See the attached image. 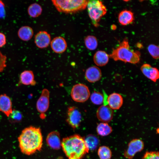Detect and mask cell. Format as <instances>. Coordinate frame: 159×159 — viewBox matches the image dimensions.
Here are the masks:
<instances>
[{
	"label": "cell",
	"mask_w": 159,
	"mask_h": 159,
	"mask_svg": "<svg viewBox=\"0 0 159 159\" xmlns=\"http://www.w3.org/2000/svg\"><path fill=\"white\" fill-rule=\"evenodd\" d=\"M19 146L21 152L27 155L32 154L41 150L43 138L40 129L31 126L23 129L18 138Z\"/></svg>",
	"instance_id": "1"
},
{
	"label": "cell",
	"mask_w": 159,
	"mask_h": 159,
	"mask_svg": "<svg viewBox=\"0 0 159 159\" xmlns=\"http://www.w3.org/2000/svg\"><path fill=\"white\" fill-rule=\"evenodd\" d=\"M61 146L69 159H81L89 151L84 139L77 135L64 138Z\"/></svg>",
	"instance_id": "2"
},
{
	"label": "cell",
	"mask_w": 159,
	"mask_h": 159,
	"mask_svg": "<svg viewBox=\"0 0 159 159\" xmlns=\"http://www.w3.org/2000/svg\"><path fill=\"white\" fill-rule=\"evenodd\" d=\"M109 56L115 61L121 60L133 64L138 63L140 60L139 54L130 49L128 40L126 38L113 49Z\"/></svg>",
	"instance_id": "3"
},
{
	"label": "cell",
	"mask_w": 159,
	"mask_h": 159,
	"mask_svg": "<svg viewBox=\"0 0 159 159\" xmlns=\"http://www.w3.org/2000/svg\"><path fill=\"white\" fill-rule=\"evenodd\" d=\"M88 0H52V1L57 11L66 13H75L85 9Z\"/></svg>",
	"instance_id": "4"
},
{
	"label": "cell",
	"mask_w": 159,
	"mask_h": 159,
	"mask_svg": "<svg viewBox=\"0 0 159 159\" xmlns=\"http://www.w3.org/2000/svg\"><path fill=\"white\" fill-rule=\"evenodd\" d=\"M89 16L94 26H99L101 18L107 13V9L100 0H88L87 6Z\"/></svg>",
	"instance_id": "5"
},
{
	"label": "cell",
	"mask_w": 159,
	"mask_h": 159,
	"mask_svg": "<svg viewBox=\"0 0 159 159\" xmlns=\"http://www.w3.org/2000/svg\"><path fill=\"white\" fill-rule=\"evenodd\" d=\"M90 95L87 86L83 84H77L72 87L71 95L72 100L77 102H84L89 98Z\"/></svg>",
	"instance_id": "6"
},
{
	"label": "cell",
	"mask_w": 159,
	"mask_h": 159,
	"mask_svg": "<svg viewBox=\"0 0 159 159\" xmlns=\"http://www.w3.org/2000/svg\"><path fill=\"white\" fill-rule=\"evenodd\" d=\"M144 148V143L141 140L139 139H133L129 143L124 155L126 158L131 159L137 153L142 150Z\"/></svg>",
	"instance_id": "7"
},
{
	"label": "cell",
	"mask_w": 159,
	"mask_h": 159,
	"mask_svg": "<svg viewBox=\"0 0 159 159\" xmlns=\"http://www.w3.org/2000/svg\"><path fill=\"white\" fill-rule=\"evenodd\" d=\"M67 121L72 127L75 128L79 126L81 120V114L75 106L69 107L67 113Z\"/></svg>",
	"instance_id": "8"
},
{
	"label": "cell",
	"mask_w": 159,
	"mask_h": 159,
	"mask_svg": "<svg viewBox=\"0 0 159 159\" xmlns=\"http://www.w3.org/2000/svg\"><path fill=\"white\" fill-rule=\"evenodd\" d=\"M49 92L46 89H43L36 103V108L41 114L45 112L48 110L49 104Z\"/></svg>",
	"instance_id": "9"
},
{
	"label": "cell",
	"mask_w": 159,
	"mask_h": 159,
	"mask_svg": "<svg viewBox=\"0 0 159 159\" xmlns=\"http://www.w3.org/2000/svg\"><path fill=\"white\" fill-rule=\"evenodd\" d=\"M96 115L99 120L102 122L107 123L112 120L113 112L108 105H103L97 109Z\"/></svg>",
	"instance_id": "10"
},
{
	"label": "cell",
	"mask_w": 159,
	"mask_h": 159,
	"mask_svg": "<svg viewBox=\"0 0 159 159\" xmlns=\"http://www.w3.org/2000/svg\"><path fill=\"white\" fill-rule=\"evenodd\" d=\"M50 35L45 31H40L35 35L34 42L36 46L40 49L47 47L51 42Z\"/></svg>",
	"instance_id": "11"
},
{
	"label": "cell",
	"mask_w": 159,
	"mask_h": 159,
	"mask_svg": "<svg viewBox=\"0 0 159 159\" xmlns=\"http://www.w3.org/2000/svg\"><path fill=\"white\" fill-rule=\"evenodd\" d=\"M140 70L145 77L154 82H156L159 78L158 69L148 64H143L140 67Z\"/></svg>",
	"instance_id": "12"
},
{
	"label": "cell",
	"mask_w": 159,
	"mask_h": 159,
	"mask_svg": "<svg viewBox=\"0 0 159 159\" xmlns=\"http://www.w3.org/2000/svg\"><path fill=\"white\" fill-rule=\"evenodd\" d=\"M50 44L52 50L57 53L64 52L67 47V43L65 39L60 36L54 38L51 42Z\"/></svg>",
	"instance_id": "13"
},
{
	"label": "cell",
	"mask_w": 159,
	"mask_h": 159,
	"mask_svg": "<svg viewBox=\"0 0 159 159\" xmlns=\"http://www.w3.org/2000/svg\"><path fill=\"white\" fill-rule=\"evenodd\" d=\"M85 76L86 80L89 82L93 83L100 80L102 76V72L99 67L93 66L86 69Z\"/></svg>",
	"instance_id": "14"
},
{
	"label": "cell",
	"mask_w": 159,
	"mask_h": 159,
	"mask_svg": "<svg viewBox=\"0 0 159 159\" xmlns=\"http://www.w3.org/2000/svg\"><path fill=\"white\" fill-rule=\"evenodd\" d=\"M12 102L10 98L6 94L0 95V111L8 117L12 111Z\"/></svg>",
	"instance_id": "15"
},
{
	"label": "cell",
	"mask_w": 159,
	"mask_h": 159,
	"mask_svg": "<svg viewBox=\"0 0 159 159\" xmlns=\"http://www.w3.org/2000/svg\"><path fill=\"white\" fill-rule=\"evenodd\" d=\"M107 102L108 105L111 109L118 110L122 105L123 100L120 95L113 93L107 97Z\"/></svg>",
	"instance_id": "16"
},
{
	"label": "cell",
	"mask_w": 159,
	"mask_h": 159,
	"mask_svg": "<svg viewBox=\"0 0 159 159\" xmlns=\"http://www.w3.org/2000/svg\"><path fill=\"white\" fill-rule=\"evenodd\" d=\"M46 141L48 145L53 149H58L61 146L59 134L57 132L50 133L47 137Z\"/></svg>",
	"instance_id": "17"
},
{
	"label": "cell",
	"mask_w": 159,
	"mask_h": 159,
	"mask_svg": "<svg viewBox=\"0 0 159 159\" xmlns=\"http://www.w3.org/2000/svg\"><path fill=\"white\" fill-rule=\"evenodd\" d=\"M19 83L24 85L34 86L36 82L33 72L31 70H25L20 74Z\"/></svg>",
	"instance_id": "18"
},
{
	"label": "cell",
	"mask_w": 159,
	"mask_h": 159,
	"mask_svg": "<svg viewBox=\"0 0 159 159\" xmlns=\"http://www.w3.org/2000/svg\"><path fill=\"white\" fill-rule=\"evenodd\" d=\"M109 55L105 51H98L93 56V61L97 66L102 67L106 65L109 59Z\"/></svg>",
	"instance_id": "19"
},
{
	"label": "cell",
	"mask_w": 159,
	"mask_h": 159,
	"mask_svg": "<svg viewBox=\"0 0 159 159\" xmlns=\"http://www.w3.org/2000/svg\"><path fill=\"white\" fill-rule=\"evenodd\" d=\"M119 23L123 25H127L132 23L134 20L133 13L131 11L124 10L119 14L118 17Z\"/></svg>",
	"instance_id": "20"
},
{
	"label": "cell",
	"mask_w": 159,
	"mask_h": 159,
	"mask_svg": "<svg viewBox=\"0 0 159 159\" xmlns=\"http://www.w3.org/2000/svg\"><path fill=\"white\" fill-rule=\"evenodd\" d=\"M34 32L30 26H25L20 27L17 34L19 37L22 40L27 41L30 40L33 37Z\"/></svg>",
	"instance_id": "21"
},
{
	"label": "cell",
	"mask_w": 159,
	"mask_h": 159,
	"mask_svg": "<svg viewBox=\"0 0 159 159\" xmlns=\"http://www.w3.org/2000/svg\"><path fill=\"white\" fill-rule=\"evenodd\" d=\"M84 140L86 146L89 150H95L99 144V141L98 139L92 135H88Z\"/></svg>",
	"instance_id": "22"
},
{
	"label": "cell",
	"mask_w": 159,
	"mask_h": 159,
	"mask_svg": "<svg viewBox=\"0 0 159 159\" xmlns=\"http://www.w3.org/2000/svg\"><path fill=\"white\" fill-rule=\"evenodd\" d=\"M41 6L37 3H34L30 4L27 9V12L29 15L33 18H36L39 16L42 12Z\"/></svg>",
	"instance_id": "23"
},
{
	"label": "cell",
	"mask_w": 159,
	"mask_h": 159,
	"mask_svg": "<svg viewBox=\"0 0 159 159\" xmlns=\"http://www.w3.org/2000/svg\"><path fill=\"white\" fill-rule=\"evenodd\" d=\"M97 131L98 135L105 136L108 135L112 132L111 127L107 123H99L97 127Z\"/></svg>",
	"instance_id": "24"
},
{
	"label": "cell",
	"mask_w": 159,
	"mask_h": 159,
	"mask_svg": "<svg viewBox=\"0 0 159 159\" xmlns=\"http://www.w3.org/2000/svg\"><path fill=\"white\" fill-rule=\"evenodd\" d=\"M84 42L86 47L90 50L96 49L98 45L96 38L93 35H88L84 38Z\"/></svg>",
	"instance_id": "25"
},
{
	"label": "cell",
	"mask_w": 159,
	"mask_h": 159,
	"mask_svg": "<svg viewBox=\"0 0 159 159\" xmlns=\"http://www.w3.org/2000/svg\"><path fill=\"white\" fill-rule=\"evenodd\" d=\"M97 153L100 159H110L112 157L110 149L105 146L100 147L98 148Z\"/></svg>",
	"instance_id": "26"
},
{
	"label": "cell",
	"mask_w": 159,
	"mask_h": 159,
	"mask_svg": "<svg viewBox=\"0 0 159 159\" xmlns=\"http://www.w3.org/2000/svg\"><path fill=\"white\" fill-rule=\"evenodd\" d=\"M11 123L18 122L21 121L22 118V115L19 110H13L12 112L8 117Z\"/></svg>",
	"instance_id": "27"
},
{
	"label": "cell",
	"mask_w": 159,
	"mask_h": 159,
	"mask_svg": "<svg viewBox=\"0 0 159 159\" xmlns=\"http://www.w3.org/2000/svg\"><path fill=\"white\" fill-rule=\"evenodd\" d=\"M90 100L92 103L96 105H100L103 102V95L99 92H94L91 95Z\"/></svg>",
	"instance_id": "28"
},
{
	"label": "cell",
	"mask_w": 159,
	"mask_h": 159,
	"mask_svg": "<svg viewBox=\"0 0 159 159\" xmlns=\"http://www.w3.org/2000/svg\"><path fill=\"white\" fill-rule=\"evenodd\" d=\"M148 50L152 57L155 59H158L159 57L158 46L155 44H151L148 48Z\"/></svg>",
	"instance_id": "29"
},
{
	"label": "cell",
	"mask_w": 159,
	"mask_h": 159,
	"mask_svg": "<svg viewBox=\"0 0 159 159\" xmlns=\"http://www.w3.org/2000/svg\"><path fill=\"white\" fill-rule=\"evenodd\" d=\"M142 159H159V153L156 151L147 152Z\"/></svg>",
	"instance_id": "30"
},
{
	"label": "cell",
	"mask_w": 159,
	"mask_h": 159,
	"mask_svg": "<svg viewBox=\"0 0 159 159\" xmlns=\"http://www.w3.org/2000/svg\"><path fill=\"white\" fill-rule=\"evenodd\" d=\"M6 56L0 52V72H3L6 67Z\"/></svg>",
	"instance_id": "31"
},
{
	"label": "cell",
	"mask_w": 159,
	"mask_h": 159,
	"mask_svg": "<svg viewBox=\"0 0 159 159\" xmlns=\"http://www.w3.org/2000/svg\"><path fill=\"white\" fill-rule=\"evenodd\" d=\"M6 43V38L5 35L0 32V48L4 46Z\"/></svg>",
	"instance_id": "32"
},
{
	"label": "cell",
	"mask_w": 159,
	"mask_h": 159,
	"mask_svg": "<svg viewBox=\"0 0 159 159\" xmlns=\"http://www.w3.org/2000/svg\"><path fill=\"white\" fill-rule=\"evenodd\" d=\"M5 5L3 2L0 0V18H3L5 16Z\"/></svg>",
	"instance_id": "33"
}]
</instances>
